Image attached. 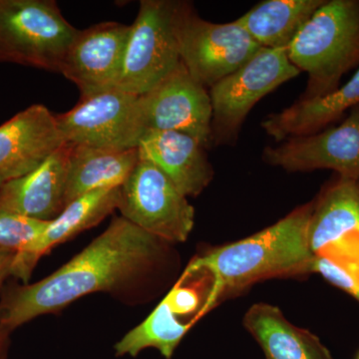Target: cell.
I'll list each match as a JSON object with an SVG mask.
<instances>
[{
  "label": "cell",
  "instance_id": "obj_2",
  "mask_svg": "<svg viewBox=\"0 0 359 359\" xmlns=\"http://www.w3.org/2000/svg\"><path fill=\"white\" fill-rule=\"evenodd\" d=\"M313 202L295 209L273 226L238 242L199 255L184 278L207 271L211 289L197 316H204L222 299L268 278L313 273L314 255L309 242Z\"/></svg>",
  "mask_w": 359,
  "mask_h": 359
},
{
  "label": "cell",
  "instance_id": "obj_15",
  "mask_svg": "<svg viewBox=\"0 0 359 359\" xmlns=\"http://www.w3.org/2000/svg\"><path fill=\"white\" fill-rule=\"evenodd\" d=\"M71 145L63 144L30 173L0 186V210L51 222L65 209Z\"/></svg>",
  "mask_w": 359,
  "mask_h": 359
},
{
  "label": "cell",
  "instance_id": "obj_23",
  "mask_svg": "<svg viewBox=\"0 0 359 359\" xmlns=\"http://www.w3.org/2000/svg\"><path fill=\"white\" fill-rule=\"evenodd\" d=\"M49 222L0 210V249L18 254L44 233Z\"/></svg>",
  "mask_w": 359,
  "mask_h": 359
},
{
  "label": "cell",
  "instance_id": "obj_20",
  "mask_svg": "<svg viewBox=\"0 0 359 359\" xmlns=\"http://www.w3.org/2000/svg\"><path fill=\"white\" fill-rule=\"evenodd\" d=\"M138 161L137 148L107 150L71 145L66 205L94 191L119 188L128 179Z\"/></svg>",
  "mask_w": 359,
  "mask_h": 359
},
{
  "label": "cell",
  "instance_id": "obj_8",
  "mask_svg": "<svg viewBox=\"0 0 359 359\" xmlns=\"http://www.w3.org/2000/svg\"><path fill=\"white\" fill-rule=\"evenodd\" d=\"M120 193L123 218L165 242H186L195 224V209L152 162L139 158Z\"/></svg>",
  "mask_w": 359,
  "mask_h": 359
},
{
  "label": "cell",
  "instance_id": "obj_6",
  "mask_svg": "<svg viewBox=\"0 0 359 359\" xmlns=\"http://www.w3.org/2000/svg\"><path fill=\"white\" fill-rule=\"evenodd\" d=\"M299 73L287 57V49L263 48L240 69L211 87V145H235L252 107Z\"/></svg>",
  "mask_w": 359,
  "mask_h": 359
},
{
  "label": "cell",
  "instance_id": "obj_16",
  "mask_svg": "<svg viewBox=\"0 0 359 359\" xmlns=\"http://www.w3.org/2000/svg\"><path fill=\"white\" fill-rule=\"evenodd\" d=\"M120 188L94 191L66 205L57 218L49 222L46 230L36 241L15 254L11 276L28 283L39 259L49 250L89 230L118 210Z\"/></svg>",
  "mask_w": 359,
  "mask_h": 359
},
{
  "label": "cell",
  "instance_id": "obj_27",
  "mask_svg": "<svg viewBox=\"0 0 359 359\" xmlns=\"http://www.w3.org/2000/svg\"><path fill=\"white\" fill-rule=\"evenodd\" d=\"M13 332L0 327V359H8Z\"/></svg>",
  "mask_w": 359,
  "mask_h": 359
},
{
  "label": "cell",
  "instance_id": "obj_7",
  "mask_svg": "<svg viewBox=\"0 0 359 359\" xmlns=\"http://www.w3.org/2000/svg\"><path fill=\"white\" fill-rule=\"evenodd\" d=\"M176 6L177 0H142L116 87L143 95L181 65L175 32Z\"/></svg>",
  "mask_w": 359,
  "mask_h": 359
},
{
  "label": "cell",
  "instance_id": "obj_1",
  "mask_svg": "<svg viewBox=\"0 0 359 359\" xmlns=\"http://www.w3.org/2000/svg\"><path fill=\"white\" fill-rule=\"evenodd\" d=\"M167 244L117 217L51 275L32 285L7 287L0 299V327L13 332L28 321L58 313L84 295L96 292L136 302L159 269Z\"/></svg>",
  "mask_w": 359,
  "mask_h": 359
},
{
  "label": "cell",
  "instance_id": "obj_12",
  "mask_svg": "<svg viewBox=\"0 0 359 359\" xmlns=\"http://www.w3.org/2000/svg\"><path fill=\"white\" fill-rule=\"evenodd\" d=\"M262 157L266 164L287 172L328 169L359 181V105L349 110L339 126L268 146Z\"/></svg>",
  "mask_w": 359,
  "mask_h": 359
},
{
  "label": "cell",
  "instance_id": "obj_28",
  "mask_svg": "<svg viewBox=\"0 0 359 359\" xmlns=\"http://www.w3.org/2000/svg\"><path fill=\"white\" fill-rule=\"evenodd\" d=\"M356 359H359V353L358 354V356H356Z\"/></svg>",
  "mask_w": 359,
  "mask_h": 359
},
{
  "label": "cell",
  "instance_id": "obj_9",
  "mask_svg": "<svg viewBox=\"0 0 359 359\" xmlns=\"http://www.w3.org/2000/svg\"><path fill=\"white\" fill-rule=\"evenodd\" d=\"M55 118L63 141L71 145L130 150L138 148L145 135L138 96L118 87L80 98L74 108Z\"/></svg>",
  "mask_w": 359,
  "mask_h": 359
},
{
  "label": "cell",
  "instance_id": "obj_24",
  "mask_svg": "<svg viewBox=\"0 0 359 359\" xmlns=\"http://www.w3.org/2000/svg\"><path fill=\"white\" fill-rule=\"evenodd\" d=\"M313 273H318L337 289L359 302V278L325 256H314Z\"/></svg>",
  "mask_w": 359,
  "mask_h": 359
},
{
  "label": "cell",
  "instance_id": "obj_14",
  "mask_svg": "<svg viewBox=\"0 0 359 359\" xmlns=\"http://www.w3.org/2000/svg\"><path fill=\"white\" fill-rule=\"evenodd\" d=\"M65 143L55 115L44 105L14 115L0 126V186L30 173Z\"/></svg>",
  "mask_w": 359,
  "mask_h": 359
},
{
  "label": "cell",
  "instance_id": "obj_22",
  "mask_svg": "<svg viewBox=\"0 0 359 359\" xmlns=\"http://www.w3.org/2000/svg\"><path fill=\"white\" fill-rule=\"evenodd\" d=\"M194 323H182L165 297L143 323L115 344L116 356L137 358L141 351L155 348L165 358L171 359Z\"/></svg>",
  "mask_w": 359,
  "mask_h": 359
},
{
  "label": "cell",
  "instance_id": "obj_3",
  "mask_svg": "<svg viewBox=\"0 0 359 359\" xmlns=\"http://www.w3.org/2000/svg\"><path fill=\"white\" fill-rule=\"evenodd\" d=\"M287 57L308 73L299 100L334 93L348 71L359 66V0H325L287 48Z\"/></svg>",
  "mask_w": 359,
  "mask_h": 359
},
{
  "label": "cell",
  "instance_id": "obj_10",
  "mask_svg": "<svg viewBox=\"0 0 359 359\" xmlns=\"http://www.w3.org/2000/svg\"><path fill=\"white\" fill-rule=\"evenodd\" d=\"M142 126L149 132L190 135L205 149L211 146L212 104L209 92L181 62L154 88L138 96Z\"/></svg>",
  "mask_w": 359,
  "mask_h": 359
},
{
  "label": "cell",
  "instance_id": "obj_4",
  "mask_svg": "<svg viewBox=\"0 0 359 359\" xmlns=\"http://www.w3.org/2000/svg\"><path fill=\"white\" fill-rule=\"evenodd\" d=\"M77 32L54 0H0V63L60 73Z\"/></svg>",
  "mask_w": 359,
  "mask_h": 359
},
{
  "label": "cell",
  "instance_id": "obj_26",
  "mask_svg": "<svg viewBox=\"0 0 359 359\" xmlns=\"http://www.w3.org/2000/svg\"><path fill=\"white\" fill-rule=\"evenodd\" d=\"M15 254L9 250L0 249V287L8 276H11Z\"/></svg>",
  "mask_w": 359,
  "mask_h": 359
},
{
  "label": "cell",
  "instance_id": "obj_21",
  "mask_svg": "<svg viewBox=\"0 0 359 359\" xmlns=\"http://www.w3.org/2000/svg\"><path fill=\"white\" fill-rule=\"evenodd\" d=\"M325 0H266L236 20L264 48L287 49Z\"/></svg>",
  "mask_w": 359,
  "mask_h": 359
},
{
  "label": "cell",
  "instance_id": "obj_19",
  "mask_svg": "<svg viewBox=\"0 0 359 359\" xmlns=\"http://www.w3.org/2000/svg\"><path fill=\"white\" fill-rule=\"evenodd\" d=\"M244 325L266 359H334L316 335L295 327L273 304L259 302L250 306Z\"/></svg>",
  "mask_w": 359,
  "mask_h": 359
},
{
  "label": "cell",
  "instance_id": "obj_25",
  "mask_svg": "<svg viewBox=\"0 0 359 359\" xmlns=\"http://www.w3.org/2000/svg\"><path fill=\"white\" fill-rule=\"evenodd\" d=\"M166 297L174 313L178 316L192 313L199 308V294L192 287H183L181 283L175 285Z\"/></svg>",
  "mask_w": 359,
  "mask_h": 359
},
{
  "label": "cell",
  "instance_id": "obj_18",
  "mask_svg": "<svg viewBox=\"0 0 359 359\" xmlns=\"http://www.w3.org/2000/svg\"><path fill=\"white\" fill-rule=\"evenodd\" d=\"M359 105V68L346 84L330 95L314 100H297L280 112L269 115L262 127L276 142L320 132L339 121L346 111Z\"/></svg>",
  "mask_w": 359,
  "mask_h": 359
},
{
  "label": "cell",
  "instance_id": "obj_17",
  "mask_svg": "<svg viewBox=\"0 0 359 359\" xmlns=\"http://www.w3.org/2000/svg\"><path fill=\"white\" fill-rule=\"evenodd\" d=\"M139 158L150 161L186 197H197L211 183L214 170L205 148L190 135L149 132L138 145Z\"/></svg>",
  "mask_w": 359,
  "mask_h": 359
},
{
  "label": "cell",
  "instance_id": "obj_5",
  "mask_svg": "<svg viewBox=\"0 0 359 359\" xmlns=\"http://www.w3.org/2000/svg\"><path fill=\"white\" fill-rule=\"evenodd\" d=\"M175 32L182 63L205 89L240 69L264 48L237 21L210 22L188 1H177Z\"/></svg>",
  "mask_w": 359,
  "mask_h": 359
},
{
  "label": "cell",
  "instance_id": "obj_13",
  "mask_svg": "<svg viewBox=\"0 0 359 359\" xmlns=\"http://www.w3.org/2000/svg\"><path fill=\"white\" fill-rule=\"evenodd\" d=\"M131 25L106 21L79 30L66 53L61 74L76 85L81 97L117 86Z\"/></svg>",
  "mask_w": 359,
  "mask_h": 359
},
{
  "label": "cell",
  "instance_id": "obj_11",
  "mask_svg": "<svg viewBox=\"0 0 359 359\" xmlns=\"http://www.w3.org/2000/svg\"><path fill=\"white\" fill-rule=\"evenodd\" d=\"M309 242L325 256L359 276V181L337 176L313 202Z\"/></svg>",
  "mask_w": 359,
  "mask_h": 359
}]
</instances>
